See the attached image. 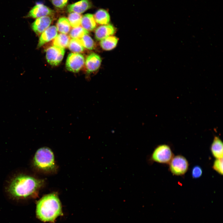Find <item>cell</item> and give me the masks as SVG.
I'll list each match as a JSON object with an SVG mask.
<instances>
[{
  "mask_svg": "<svg viewBox=\"0 0 223 223\" xmlns=\"http://www.w3.org/2000/svg\"><path fill=\"white\" fill-rule=\"evenodd\" d=\"M44 181L24 175L18 176L13 179L8 187V191L13 197L24 199L37 194L43 186Z\"/></svg>",
  "mask_w": 223,
  "mask_h": 223,
  "instance_id": "1",
  "label": "cell"
},
{
  "mask_svg": "<svg viewBox=\"0 0 223 223\" xmlns=\"http://www.w3.org/2000/svg\"><path fill=\"white\" fill-rule=\"evenodd\" d=\"M36 214L38 218L44 222H54L63 215L61 203L57 193L44 196L37 202Z\"/></svg>",
  "mask_w": 223,
  "mask_h": 223,
  "instance_id": "2",
  "label": "cell"
},
{
  "mask_svg": "<svg viewBox=\"0 0 223 223\" xmlns=\"http://www.w3.org/2000/svg\"><path fill=\"white\" fill-rule=\"evenodd\" d=\"M33 163L36 168L42 171H52L55 169L53 153L47 147H42L37 150L33 159Z\"/></svg>",
  "mask_w": 223,
  "mask_h": 223,
  "instance_id": "3",
  "label": "cell"
},
{
  "mask_svg": "<svg viewBox=\"0 0 223 223\" xmlns=\"http://www.w3.org/2000/svg\"><path fill=\"white\" fill-rule=\"evenodd\" d=\"M173 157V154L168 145L162 144L157 146L152 152V160L162 164L169 163Z\"/></svg>",
  "mask_w": 223,
  "mask_h": 223,
  "instance_id": "4",
  "label": "cell"
},
{
  "mask_svg": "<svg viewBox=\"0 0 223 223\" xmlns=\"http://www.w3.org/2000/svg\"><path fill=\"white\" fill-rule=\"evenodd\" d=\"M169 169L174 175L179 176L185 174L187 171L189 164L186 159L181 155L173 156L169 163Z\"/></svg>",
  "mask_w": 223,
  "mask_h": 223,
  "instance_id": "5",
  "label": "cell"
},
{
  "mask_svg": "<svg viewBox=\"0 0 223 223\" xmlns=\"http://www.w3.org/2000/svg\"><path fill=\"white\" fill-rule=\"evenodd\" d=\"M85 59L80 53H72L68 55L66 62L67 69L73 72H78L83 67Z\"/></svg>",
  "mask_w": 223,
  "mask_h": 223,
  "instance_id": "6",
  "label": "cell"
},
{
  "mask_svg": "<svg viewBox=\"0 0 223 223\" xmlns=\"http://www.w3.org/2000/svg\"><path fill=\"white\" fill-rule=\"evenodd\" d=\"M65 52V49L54 46H50L46 50V59L50 65L53 66H57L62 61Z\"/></svg>",
  "mask_w": 223,
  "mask_h": 223,
  "instance_id": "7",
  "label": "cell"
},
{
  "mask_svg": "<svg viewBox=\"0 0 223 223\" xmlns=\"http://www.w3.org/2000/svg\"><path fill=\"white\" fill-rule=\"evenodd\" d=\"M55 11L42 4H37L33 7L25 16V18H38L53 15Z\"/></svg>",
  "mask_w": 223,
  "mask_h": 223,
  "instance_id": "8",
  "label": "cell"
},
{
  "mask_svg": "<svg viewBox=\"0 0 223 223\" xmlns=\"http://www.w3.org/2000/svg\"><path fill=\"white\" fill-rule=\"evenodd\" d=\"M52 21V18L50 16L37 18L32 23V28L37 35H40L49 27Z\"/></svg>",
  "mask_w": 223,
  "mask_h": 223,
  "instance_id": "9",
  "label": "cell"
},
{
  "mask_svg": "<svg viewBox=\"0 0 223 223\" xmlns=\"http://www.w3.org/2000/svg\"><path fill=\"white\" fill-rule=\"evenodd\" d=\"M101 62V59L98 55L95 53L89 55L85 63L87 72L90 73L97 70L100 67Z\"/></svg>",
  "mask_w": 223,
  "mask_h": 223,
  "instance_id": "10",
  "label": "cell"
},
{
  "mask_svg": "<svg viewBox=\"0 0 223 223\" xmlns=\"http://www.w3.org/2000/svg\"><path fill=\"white\" fill-rule=\"evenodd\" d=\"M92 6L90 0H81L67 7V11L68 13L75 12L79 14L83 13Z\"/></svg>",
  "mask_w": 223,
  "mask_h": 223,
  "instance_id": "11",
  "label": "cell"
},
{
  "mask_svg": "<svg viewBox=\"0 0 223 223\" xmlns=\"http://www.w3.org/2000/svg\"><path fill=\"white\" fill-rule=\"evenodd\" d=\"M58 35L56 27L54 26L49 27L41 35L37 47H41L46 43L54 39Z\"/></svg>",
  "mask_w": 223,
  "mask_h": 223,
  "instance_id": "12",
  "label": "cell"
},
{
  "mask_svg": "<svg viewBox=\"0 0 223 223\" xmlns=\"http://www.w3.org/2000/svg\"><path fill=\"white\" fill-rule=\"evenodd\" d=\"M116 32L113 26L107 24L99 26L95 31V37L98 41H101L107 37L113 35Z\"/></svg>",
  "mask_w": 223,
  "mask_h": 223,
  "instance_id": "13",
  "label": "cell"
},
{
  "mask_svg": "<svg viewBox=\"0 0 223 223\" xmlns=\"http://www.w3.org/2000/svg\"><path fill=\"white\" fill-rule=\"evenodd\" d=\"M223 142L220 138L215 136L211 146V151L216 159L223 158Z\"/></svg>",
  "mask_w": 223,
  "mask_h": 223,
  "instance_id": "14",
  "label": "cell"
},
{
  "mask_svg": "<svg viewBox=\"0 0 223 223\" xmlns=\"http://www.w3.org/2000/svg\"><path fill=\"white\" fill-rule=\"evenodd\" d=\"M81 24V27L88 31H92L96 27V23L93 15L88 13L82 16Z\"/></svg>",
  "mask_w": 223,
  "mask_h": 223,
  "instance_id": "15",
  "label": "cell"
},
{
  "mask_svg": "<svg viewBox=\"0 0 223 223\" xmlns=\"http://www.w3.org/2000/svg\"><path fill=\"white\" fill-rule=\"evenodd\" d=\"M94 18L96 22L99 24H108L110 20L108 12L106 10L101 9L98 10L95 13Z\"/></svg>",
  "mask_w": 223,
  "mask_h": 223,
  "instance_id": "16",
  "label": "cell"
},
{
  "mask_svg": "<svg viewBox=\"0 0 223 223\" xmlns=\"http://www.w3.org/2000/svg\"><path fill=\"white\" fill-rule=\"evenodd\" d=\"M70 37L66 34L60 33L57 35L53 42V46L65 49L68 47Z\"/></svg>",
  "mask_w": 223,
  "mask_h": 223,
  "instance_id": "17",
  "label": "cell"
},
{
  "mask_svg": "<svg viewBox=\"0 0 223 223\" xmlns=\"http://www.w3.org/2000/svg\"><path fill=\"white\" fill-rule=\"evenodd\" d=\"M118 38L114 36H111L101 40L100 44L102 48L106 50H112L117 45Z\"/></svg>",
  "mask_w": 223,
  "mask_h": 223,
  "instance_id": "18",
  "label": "cell"
},
{
  "mask_svg": "<svg viewBox=\"0 0 223 223\" xmlns=\"http://www.w3.org/2000/svg\"><path fill=\"white\" fill-rule=\"evenodd\" d=\"M56 27L59 32L67 34L70 31L71 26L68 19L65 17H61L57 21Z\"/></svg>",
  "mask_w": 223,
  "mask_h": 223,
  "instance_id": "19",
  "label": "cell"
},
{
  "mask_svg": "<svg viewBox=\"0 0 223 223\" xmlns=\"http://www.w3.org/2000/svg\"><path fill=\"white\" fill-rule=\"evenodd\" d=\"M68 47L74 53H79L83 52L85 49L79 39H72L70 41Z\"/></svg>",
  "mask_w": 223,
  "mask_h": 223,
  "instance_id": "20",
  "label": "cell"
},
{
  "mask_svg": "<svg viewBox=\"0 0 223 223\" xmlns=\"http://www.w3.org/2000/svg\"><path fill=\"white\" fill-rule=\"evenodd\" d=\"M89 32L81 26L73 28L69 32V37L72 39H80Z\"/></svg>",
  "mask_w": 223,
  "mask_h": 223,
  "instance_id": "21",
  "label": "cell"
},
{
  "mask_svg": "<svg viewBox=\"0 0 223 223\" xmlns=\"http://www.w3.org/2000/svg\"><path fill=\"white\" fill-rule=\"evenodd\" d=\"M81 17L82 16L80 14L71 12L68 15V19L71 26L74 28L80 25Z\"/></svg>",
  "mask_w": 223,
  "mask_h": 223,
  "instance_id": "22",
  "label": "cell"
},
{
  "mask_svg": "<svg viewBox=\"0 0 223 223\" xmlns=\"http://www.w3.org/2000/svg\"><path fill=\"white\" fill-rule=\"evenodd\" d=\"M80 39L84 48L89 50H92L94 48L95 45V42L88 34L84 35Z\"/></svg>",
  "mask_w": 223,
  "mask_h": 223,
  "instance_id": "23",
  "label": "cell"
},
{
  "mask_svg": "<svg viewBox=\"0 0 223 223\" xmlns=\"http://www.w3.org/2000/svg\"><path fill=\"white\" fill-rule=\"evenodd\" d=\"M213 168L220 174H223V158L216 159L214 162Z\"/></svg>",
  "mask_w": 223,
  "mask_h": 223,
  "instance_id": "24",
  "label": "cell"
},
{
  "mask_svg": "<svg viewBox=\"0 0 223 223\" xmlns=\"http://www.w3.org/2000/svg\"><path fill=\"white\" fill-rule=\"evenodd\" d=\"M56 7L62 9L67 5L68 0H49Z\"/></svg>",
  "mask_w": 223,
  "mask_h": 223,
  "instance_id": "25",
  "label": "cell"
},
{
  "mask_svg": "<svg viewBox=\"0 0 223 223\" xmlns=\"http://www.w3.org/2000/svg\"><path fill=\"white\" fill-rule=\"evenodd\" d=\"M202 170L201 168L198 166L194 167L192 169L191 172L192 176L194 178H197L202 175Z\"/></svg>",
  "mask_w": 223,
  "mask_h": 223,
  "instance_id": "26",
  "label": "cell"
}]
</instances>
